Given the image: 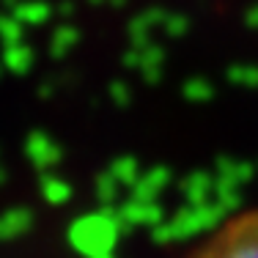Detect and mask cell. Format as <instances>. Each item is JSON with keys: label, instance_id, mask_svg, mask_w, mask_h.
<instances>
[{"label": "cell", "instance_id": "obj_1", "mask_svg": "<svg viewBox=\"0 0 258 258\" xmlns=\"http://www.w3.org/2000/svg\"><path fill=\"white\" fill-rule=\"evenodd\" d=\"M184 258H258V209L231 214Z\"/></svg>", "mask_w": 258, "mask_h": 258}]
</instances>
